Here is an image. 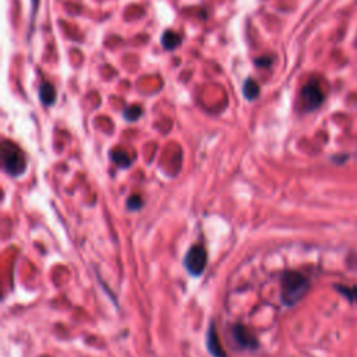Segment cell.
I'll use <instances>...</instances> for the list:
<instances>
[{"label": "cell", "instance_id": "cell-1", "mask_svg": "<svg viewBox=\"0 0 357 357\" xmlns=\"http://www.w3.org/2000/svg\"><path fill=\"white\" fill-rule=\"evenodd\" d=\"M309 279L300 272H285L281 278V299L283 303L292 307L298 304L309 292Z\"/></svg>", "mask_w": 357, "mask_h": 357}, {"label": "cell", "instance_id": "cell-2", "mask_svg": "<svg viewBox=\"0 0 357 357\" xmlns=\"http://www.w3.org/2000/svg\"><path fill=\"white\" fill-rule=\"evenodd\" d=\"M2 163L3 169L11 176H20L27 168V161L22 151L9 140L2 142Z\"/></svg>", "mask_w": 357, "mask_h": 357}, {"label": "cell", "instance_id": "cell-3", "mask_svg": "<svg viewBox=\"0 0 357 357\" xmlns=\"http://www.w3.org/2000/svg\"><path fill=\"white\" fill-rule=\"evenodd\" d=\"M184 266L191 275H201L206 266V251L202 246H193L184 257Z\"/></svg>", "mask_w": 357, "mask_h": 357}, {"label": "cell", "instance_id": "cell-4", "mask_svg": "<svg viewBox=\"0 0 357 357\" xmlns=\"http://www.w3.org/2000/svg\"><path fill=\"white\" fill-rule=\"evenodd\" d=\"M324 101V91L319 82L311 80L309 84H306L302 90V105L304 110H314L317 109Z\"/></svg>", "mask_w": 357, "mask_h": 357}, {"label": "cell", "instance_id": "cell-5", "mask_svg": "<svg viewBox=\"0 0 357 357\" xmlns=\"http://www.w3.org/2000/svg\"><path fill=\"white\" fill-rule=\"evenodd\" d=\"M232 335L234 342L237 343L242 349H249V350H254L258 347V342L254 334L250 330H247L243 325H234L232 328Z\"/></svg>", "mask_w": 357, "mask_h": 357}, {"label": "cell", "instance_id": "cell-6", "mask_svg": "<svg viewBox=\"0 0 357 357\" xmlns=\"http://www.w3.org/2000/svg\"><path fill=\"white\" fill-rule=\"evenodd\" d=\"M206 346H208L210 353L214 354L215 357H226L222 346H221V343H219L217 331H215V325L214 324H211L210 331H208V335H206Z\"/></svg>", "mask_w": 357, "mask_h": 357}, {"label": "cell", "instance_id": "cell-7", "mask_svg": "<svg viewBox=\"0 0 357 357\" xmlns=\"http://www.w3.org/2000/svg\"><path fill=\"white\" fill-rule=\"evenodd\" d=\"M39 99L42 101L45 106H50L56 99V91H54L53 85L50 82H44L39 87Z\"/></svg>", "mask_w": 357, "mask_h": 357}, {"label": "cell", "instance_id": "cell-8", "mask_svg": "<svg viewBox=\"0 0 357 357\" xmlns=\"http://www.w3.org/2000/svg\"><path fill=\"white\" fill-rule=\"evenodd\" d=\"M182 42V38L178 37L177 34L173 33V31H165L162 35V45L163 48L168 49V50H173L180 45Z\"/></svg>", "mask_w": 357, "mask_h": 357}, {"label": "cell", "instance_id": "cell-9", "mask_svg": "<svg viewBox=\"0 0 357 357\" xmlns=\"http://www.w3.org/2000/svg\"><path fill=\"white\" fill-rule=\"evenodd\" d=\"M110 158L113 159V162L120 166V168H129L131 165V159L129 157V154L123 150H114L112 154H110Z\"/></svg>", "mask_w": 357, "mask_h": 357}, {"label": "cell", "instance_id": "cell-10", "mask_svg": "<svg viewBox=\"0 0 357 357\" xmlns=\"http://www.w3.org/2000/svg\"><path fill=\"white\" fill-rule=\"evenodd\" d=\"M244 97L247 98L249 101H253V99H255V98L260 95V87H258V84L254 81V80H251V78H249L247 81L244 82Z\"/></svg>", "mask_w": 357, "mask_h": 357}, {"label": "cell", "instance_id": "cell-11", "mask_svg": "<svg viewBox=\"0 0 357 357\" xmlns=\"http://www.w3.org/2000/svg\"><path fill=\"white\" fill-rule=\"evenodd\" d=\"M141 114H142L141 106L133 105V106H130V108H127L125 110V119L127 120V122H135V120L140 119Z\"/></svg>", "mask_w": 357, "mask_h": 357}, {"label": "cell", "instance_id": "cell-12", "mask_svg": "<svg viewBox=\"0 0 357 357\" xmlns=\"http://www.w3.org/2000/svg\"><path fill=\"white\" fill-rule=\"evenodd\" d=\"M338 290L353 303H357V287L356 286H338Z\"/></svg>", "mask_w": 357, "mask_h": 357}, {"label": "cell", "instance_id": "cell-13", "mask_svg": "<svg viewBox=\"0 0 357 357\" xmlns=\"http://www.w3.org/2000/svg\"><path fill=\"white\" fill-rule=\"evenodd\" d=\"M141 205H142V200H141L138 195H131L129 201H127V206L130 210H140Z\"/></svg>", "mask_w": 357, "mask_h": 357}, {"label": "cell", "instance_id": "cell-14", "mask_svg": "<svg viewBox=\"0 0 357 357\" xmlns=\"http://www.w3.org/2000/svg\"><path fill=\"white\" fill-rule=\"evenodd\" d=\"M33 5H34V10L37 9V5H38V0H33Z\"/></svg>", "mask_w": 357, "mask_h": 357}]
</instances>
